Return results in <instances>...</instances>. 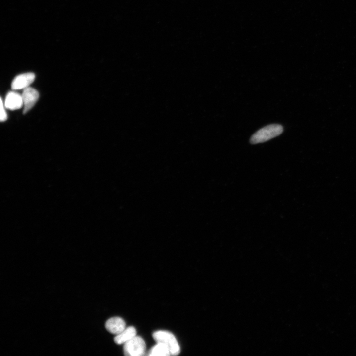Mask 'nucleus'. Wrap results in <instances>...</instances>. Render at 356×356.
Returning <instances> with one entry per match:
<instances>
[{"label":"nucleus","instance_id":"nucleus-1","mask_svg":"<svg viewBox=\"0 0 356 356\" xmlns=\"http://www.w3.org/2000/svg\"><path fill=\"white\" fill-rule=\"evenodd\" d=\"M283 128L279 124H270L257 131L251 136L250 143L253 144L263 143L282 134Z\"/></svg>","mask_w":356,"mask_h":356},{"label":"nucleus","instance_id":"nucleus-2","mask_svg":"<svg viewBox=\"0 0 356 356\" xmlns=\"http://www.w3.org/2000/svg\"><path fill=\"white\" fill-rule=\"evenodd\" d=\"M152 336L157 343H162L168 348L171 355L176 356L179 354L180 347L172 333L165 330H158L154 332Z\"/></svg>","mask_w":356,"mask_h":356},{"label":"nucleus","instance_id":"nucleus-3","mask_svg":"<svg viewBox=\"0 0 356 356\" xmlns=\"http://www.w3.org/2000/svg\"><path fill=\"white\" fill-rule=\"evenodd\" d=\"M146 344L140 336H135L124 343L123 351L125 356H140L145 355Z\"/></svg>","mask_w":356,"mask_h":356},{"label":"nucleus","instance_id":"nucleus-4","mask_svg":"<svg viewBox=\"0 0 356 356\" xmlns=\"http://www.w3.org/2000/svg\"><path fill=\"white\" fill-rule=\"evenodd\" d=\"M24 107L23 113L29 111L35 104L39 99V94L37 90L31 87L24 89L21 94Z\"/></svg>","mask_w":356,"mask_h":356},{"label":"nucleus","instance_id":"nucleus-5","mask_svg":"<svg viewBox=\"0 0 356 356\" xmlns=\"http://www.w3.org/2000/svg\"><path fill=\"white\" fill-rule=\"evenodd\" d=\"M35 78V74L31 72L18 75L12 81L11 88L13 90L25 89L33 82Z\"/></svg>","mask_w":356,"mask_h":356},{"label":"nucleus","instance_id":"nucleus-6","mask_svg":"<svg viewBox=\"0 0 356 356\" xmlns=\"http://www.w3.org/2000/svg\"><path fill=\"white\" fill-rule=\"evenodd\" d=\"M4 105L6 108L11 110L20 109L23 105L22 95L14 91L8 92Z\"/></svg>","mask_w":356,"mask_h":356},{"label":"nucleus","instance_id":"nucleus-7","mask_svg":"<svg viewBox=\"0 0 356 356\" xmlns=\"http://www.w3.org/2000/svg\"><path fill=\"white\" fill-rule=\"evenodd\" d=\"M105 328L110 333L117 335L126 328V324L122 318L114 317L107 320Z\"/></svg>","mask_w":356,"mask_h":356},{"label":"nucleus","instance_id":"nucleus-8","mask_svg":"<svg viewBox=\"0 0 356 356\" xmlns=\"http://www.w3.org/2000/svg\"><path fill=\"white\" fill-rule=\"evenodd\" d=\"M136 335V330L133 326L126 328L122 332L116 335L114 338V342L117 344L125 343Z\"/></svg>","mask_w":356,"mask_h":356},{"label":"nucleus","instance_id":"nucleus-9","mask_svg":"<svg viewBox=\"0 0 356 356\" xmlns=\"http://www.w3.org/2000/svg\"><path fill=\"white\" fill-rule=\"evenodd\" d=\"M148 355L151 356H170L168 348L164 344L157 343L149 351Z\"/></svg>","mask_w":356,"mask_h":356},{"label":"nucleus","instance_id":"nucleus-10","mask_svg":"<svg viewBox=\"0 0 356 356\" xmlns=\"http://www.w3.org/2000/svg\"><path fill=\"white\" fill-rule=\"evenodd\" d=\"M7 115L5 111L4 104L2 102V98H0V119L1 122L5 121L7 120Z\"/></svg>","mask_w":356,"mask_h":356}]
</instances>
